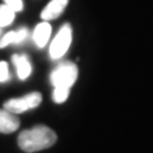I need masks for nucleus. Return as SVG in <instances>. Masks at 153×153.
<instances>
[{
	"mask_svg": "<svg viewBox=\"0 0 153 153\" xmlns=\"http://www.w3.org/2000/svg\"><path fill=\"white\" fill-rule=\"evenodd\" d=\"M57 139L56 133L46 125H36L22 131L18 137V146L22 151L33 153L55 144Z\"/></svg>",
	"mask_w": 153,
	"mask_h": 153,
	"instance_id": "nucleus-1",
	"label": "nucleus"
},
{
	"mask_svg": "<svg viewBox=\"0 0 153 153\" xmlns=\"http://www.w3.org/2000/svg\"><path fill=\"white\" fill-rule=\"evenodd\" d=\"M78 78V68L71 61H64L52 70L50 75V82L55 87L71 88Z\"/></svg>",
	"mask_w": 153,
	"mask_h": 153,
	"instance_id": "nucleus-2",
	"label": "nucleus"
},
{
	"mask_svg": "<svg viewBox=\"0 0 153 153\" xmlns=\"http://www.w3.org/2000/svg\"><path fill=\"white\" fill-rule=\"evenodd\" d=\"M41 101H42L41 93L32 92V93L23 96V97L8 100L7 102H4V108L17 115V114L26 112L28 110L36 108L41 103Z\"/></svg>",
	"mask_w": 153,
	"mask_h": 153,
	"instance_id": "nucleus-3",
	"label": "nucleus"
},
{
	"mask_svg": "<svg viewBox=\"0 0 153 153\" xmlns=\"http://www.w3.org/2000/svg\"><path fill=\"white\" fill-rule=\"evenodd\" d=\"M71 44V27L70 25H64L56 33L51 45H50V56L51 59H60L63 57L66 51L69 50Z\"/></svg>",
	"mask_w": 153,
	"mask_h": 153,
	"instance_id": "nucleus-4",
	"label": "nucleus"
},
{
	"mask_svg": "<svg viewBox=\"0 0 153 153\" xmlns=\"http://www.w3.org/2000/svg\"><path fill=\"white\" fill-rule=\"evenodd\" d=\"M69 0H50V3L44 8L41 12V19L42 21H52L61 16V13L65 10L66 5H68Z\"/></svg>",
	"mask_w": 153,
	"mask_h": 153,
	"instance_id": "nucleus-5",
	"label": "nucleus"
},
{
	"mask_svg": "<svg viewBox=\"0 0 153 153\" xmlns=\"http://www.w3.org/2000/svg\"><path fill=\"white\" fill-rule=\"evenodd\" d=\"M19 128V119L16 114L8 111L5 108L0 110V133L10 134Z\"/></svg>",
	"mask_w": 153,
	"mask_h": 153,
	"instance_id": "nucleus-6",
	"label": "nucleus"
},
{
	"mask_svg": "<svg viewBox=\"0 0 153 153\" xmlns=\"http://www.w3.org/2000/svg\"><path fill=\"white\" fill-rule=\"evenodd\" d=\"M51 36V26L49 22L42 21L36 26L35 31H33V41L37 45V47H44L49 42Z\"/></svg>",
	"mask_w": 153,
	"mask_h": 153,
	"instance_id": "nucleus-7",
	"label": "nucleus"
},
{
	"mask_svg": "<svg viewBox=\"0 0 153 153\" xmlns=\"http://www.w3.org/2000/svg\"><path fill=\"white\" fill-rule=\"evenodd\" d=\"M12 61L13 64L16 65V69H17V74H18V78L25 80L27 79L28 76L31 75V71H32V66L31 63L28 60V57L26 55H13L12 56Z\"/></svg>",
	"mask_w": 153,
	"mask_h": 153,
	"instance_id": "nucleus-8",
	"label": "nucleus"
},
{
	"mask_svg": "<svg viewBox=\"0 0 153 153\" xmlns=\"http://www.w3.org/2000/svg\"><path fill=\"white\" fill-rule=\"evenodd\" d=\"M28 35V30L27 28H19L17 31H10L5 33L1 38H0V49L7 47L12 44H18L22 42L23 40H26V37Z\"/></svg>",
	"mask_w": 153,
	"mask_h": 153,
	"instance_id": "nucleus-9",
	"label": "nucleus"
},
{
	"mask_svg": "<svg viewBox=\"0 0 153 153\" xmlns=\"http://www.w3.org/2000/svg\"><path fill=\"white\" fill-rule=\"evenodd\" d=\"M14 18H16V12L5 4H1L0 5V28L12 25Z\"/></svg>",
	"mask_w": 153,
	"mask_h": 153,
	"instance_id": "nucleus-10",
	"label": "nucleus"
},
{
	"mask_svg": "<svg viewBox=\"0 0 153 153\" xmlns=\"http://www.w3.org/2000/svg\"><path fill=\"white\" fill-rule=\"evenodd\" d=\"M69 92H70L69 88L55 87L54 88V92H52V100H54L56 103H63V102H65L66 100H68Z\"/></svg>",
	"mask_w": 153,
	"mask_h": 153,
	"instance_id": "nucleus-11",
	"label": "nucleus"
},
{
	"mask_svg": "<svg viewBox=\"0 0 153 153\" xmlns=\"http://www.w3.org/2000/svg\"><path fill=\"white\" fill-rule=\"evenodd\" d=\"M4 4L8 5L10 9H13L16 13L21 12L23 9V1L22 0H4Z\"/></svg>",
	"mask_w": 153,
	"mask_h": 153,
	"instance_id": "nucleus-12",
	"label": "nucleus"
},
{
	"mask_svg": "<svg viewBox=\"0 0 153 153\" xmlns=\"http://www.w3.org/2000/svg\"><path fill=\"white\" fill-rule=\"evenodd\" d=\"M9 79V68L5 61H0V83H4Z\"/></svg>",
	"mask_w": 153,
	"mask_h": 153,
	"instance_id": "nucleus-13",
	"label": "nucleus"
},
{
	"mask_svg": "<svg viewBox=\"0 0 153 153\" xmlns=\"http://www.w3.org/2000/svg\"><path fill=\"white\" fill-rule=\"evenodd\" d=\"M0 36H1V28H0Z\"/></svg>",
	"mask_w": 153,
	"mask_h": 153,
	"instance_id": "nucleus-14",
	"label": "nucleus"
}]
</instances>
